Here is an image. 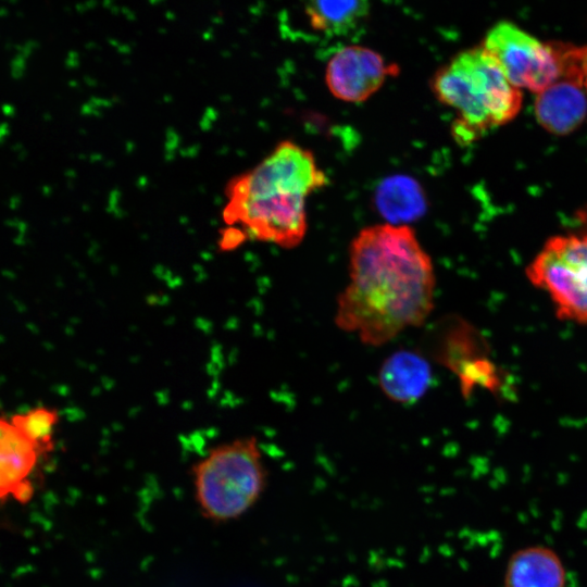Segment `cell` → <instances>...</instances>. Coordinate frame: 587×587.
Segmentation results:
<instances>
[{"label":"cell","instance_id":"cell-1","mask_svg":"<svg viewBox=\"0 0 587 587\" xmlns=\"http://www.w3.org/2000/svg\"><path fill=\"white\" fill-rule=\"evenodd\" d=\"M349 282L337 298L335 324L362 344L380 347L423 325L434 309L432 258L412 227L362 228L349 247Z\"/></svg>","mask_w":587,"mask_h":587},{"label":"cell","instance_id":"cell-2","mask_svg":"<svg viewBox=\"0 0 587 587\" xmlns=\"http://www.w3.org/2000/svg\"><path fill=\"white\" fill-rule=\"evenodd\" d=\"M327 182L309 149L283 140L254 167L229 179L223 221L245 238L295 248L308 230L307 199Z\"/></svg>","mask_w":587,"mask_h":587},{"label":"cell","instance_id":"cell-3","mask_svg":"<svg viewBox=\"0 0 587 587\" xmlns=\"http://www.w3.org/2000/svg\"><path fill=\"white\" fill-rule=\"evenodd\" d=\"M432 90L439 102L457 112L453 135L461 142L509 123L522 105L521 89L483 47L465 50L442 66L432 80Z\"/></svg>","mask_w":587,"mask_h":587},{"label":"cell","instance_id":"cell-4","mask_svg":"<svg viewBox=\"0 0 587 587\" xmlns=\"http://www.w3.org/2000/svg\"><path fill=\"white\" fill-rule=\"evenodd\" d=\"M196 500L214 522L241 516L260 498L266 483L262 453L254 437L213 448L192 470Z\"/></svg>","mask_w":587,"mask_h":587},{"label":"cell","instance_id":"cell-5","mask_svg":"<svg viewBox=\"0 0 587 587\" xmlns=\"http://www.w3.org/2000/svg\"><path fill=\"white\" fill-rule=\"evenodd\" d=\"M562 320L587 324V234L549 239L526 270Z\"/></svg>","mask_w":587,"mask_h":587},{"label":"cell","instance_id":"cell-6","mask_svg":"<svg viewBox=\"0 0 587 587\" xmlns=\"http://www.w3.org/2000/svg\"><path fill=\"white\" fill-rule=\"evenodd\" d=\"M483 48L519 89L537 93L561 77L555 43H544L511 22L496 24Z\"/></svg>","mask_w":587,"mask_h":587},{"label":"cell","instance_id":"cell-7","mask_svg":"<svg viewBox=\"0 0 587 587\" xmlns=\"http://www.w3.org/2000/svg\"><path fill=\"white\" fill-rule=\"evenodd\" d=\"M389 74L390 66L379 53L361 46H347L328 60L325 79L335 98L360 103L378 91Z\"/></svg>","mask_w":587,"mask_h":587},{"label":"cell","instance_id":"cell-8","mask_svg":"<svg viewBox=\"0 0 587 587\" xmlns=\"http://www.w3.org/2000/svg\"><path fill=\"white\" fill-rule=\"evenodd\" d=\"M42 451L8 419L0 417V499H30V475Z\"/></svg>","mask_w":587,"mask_h":587},{"label":"cell","instance_id":"cell-9","mask_svg":"<svg viewBox=\"0 0 587 587\" xmlns=\"http://www.w3.org/2000/svg\"><path fill=\"white\" fill-rule=\"evenodd\" d=\"M534 111L547 132L558 136L571 134L587 117V92L577 80L561 76L536 93Z\"/></svg>","mask_w":587,"mask_h":587},{"label":"cell","instance_id":"cell-10","mask_svg":"<svg viewBox=\"0 0 587 587\" xmlns=\"http://www.w3.org/2000/svg\"><path fill=\"white\" fill-rule=\"evenodd\" d=\"M432 382L429 362L410 349L392 352L382 363L378 386L384 395L397 403H412L425 395Z\"/></svg>","mask_w":587,"mask_h":587},{"label":"cell","instance_id":"cell-11","mask_svg":"<svg viewBox=\"0 0 587 587\" xmlns=\"http://www.w3.org/2000/svg\"><path fill=\"white\" fill-rule=\"evenodd\" d=\"M566 573L551 549L534 546L513 553L504 573V587H565Z\"/></svg>","mask_w":587,"mask_h":587},{"label":"cell","instance_id":"cell-12","mask_svg":"<svg viewBox=\"0 0 587 587\" xmlns=\"http://www.w3.org/2000/svg\"><path fill=\"white\" fill-rule=\"evenodd\" d=\"M310 25L326 37H346L357 30L370 11L369 0H305Z\"/></svg>","mask_w":587,"mask_h":587},{"label":"cell","instance_id":"cell-13","mask_svg":"<svg viewBox=\"0 0 587 587\" xmlns=\"http://www.w3.org/2000/svg\"><path fill=\"white\" fill-rule=\"evenodd\" d=\"M377 205L391 224H403L419 216L424 209L420 186L411 178L397 176L386 179L377 190Z\"/></svg>","mask_w":587,"mask_h":587},{"label":"cell","instance_id":"cell-14","mask_svg":"<svg viewBox=\"0 0 587 587\" xmlns=\"http://www.w3.org/2000/svg\"><path fill=\"white\" fill-rule=\"evenodd\" d=\"M11 421L42 453H47L53 448V433L59 421L57 410L47 407H37L26 412L14 414Z\"/></svg>","mask_w":587,"mask_h":587},{"label":"cell","instance_id":"cell-15","mask_svg":"<svg viewBox=\"0 0 587 587\" xmlns=\"http://www.w3.org/2000/svg\"><path fill=\"white\" fill-rule=\"evenodd\" d=\"M555 46L560 59L561 76L577 80L587 92V46L574 47L563 43H555Z\"/></svg>","mask_w":587,"mask_h":587}]
</instances>
